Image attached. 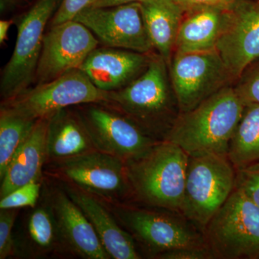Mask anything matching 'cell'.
<instances>
[{"instance_id":"cell-21","label":"cell","mask_w":259,"mask_h":259,"mask_svg":"<svg viewBox=\"0 0 259 259\" xmlns=\"http://www.w3.org/2000/svg\"><path fill=\"white\" fill-rule=\"evenodd\" d=\"M141 5L153 49L168 64L185 13L174 0H147Z\"/></svg>"},{"instance_id":"cell-12","label":"cell","mask_w":259,"mask_h":259,"mask_svg":"<svg viewBox=\"0 0 259 259\" xmlns=\"http://www.w3.org/2000/svg\"><path fill=\"white\" fill-rule=\"evenodd\" d=\"M99 44L93 32L76 20L51 25L44 35L34 84L49 82L79 69Z\"/></svg>"},{"instance_id":"cell-15","label":"cell","mask_w":259,"mask_h":259,"mask_svg":"<svg viewBox=\"0 0 259 259\" xmlns=\"http://www.w3.org/2000/svg\"><path fill=\"white\" fill-rule=\"evenodd\" d=\"M151 54L115 48H98L88 56L79 69L104 92L125 88L147 69Z\"/></svg>"},{"instance_id":"cell-1","label":"cell","mask_w":259,"mask_h":259,"mask_svg":"<svg viewBox=\"0 0 259 259\" xmlns=\"http://www.w3.org/2000/svg\"><path fill=\"white\" fill-rule=\"evenodd\" d=\"M245 105L233 86L226 87L190 111L180 113L164 141L188 154L228 156Z\"/></svg>"},{"instance_id":"cell-5","label":"cell","mask_w":259,"mask_h":259,"mask_svg":"<svg viewBox=\"0 0 259 259\" xmlns=\"http://www.w3.org/2000/svg\"><path fill=\"white\" fill-rule=\"evenodd\" d=\"M203 235L214 259H259V208L236 186Z\"/></svg>"},{"instance_id":"cell-19","label":"cell","mask_w":259,"mask_h":259,"mask_svg":"<svg viewBox=\"0 0 259 259\" xmlns=\"http://www.w3.org/2000/svg\"><path fill=\"white\" fill-rule=\"evenodd\" d=\"M68 195L81 208L93 225L104 248L115 259L141 258L134 237L118 226L111 214L97 199L83 190L69 189Z\"/></svg>"},{"instance_id":"cell-11","label":"cell","mask_w":259,"mask_h":259,"mask_svg":"<svg viewBox=\"0 0 259 259\" xmlns=\"http://www.w3.org/2000/svg\"><path fill=\"white\" fill-rule=\"evenodd\" d=\"M74 20L87 27L104 47L152 54L141 3L107 8L89 7Z\"/></svg>"},{"instance_id":"cell-7","label":"cell","mask_w":259,"mask_h":259,"mask_svg":"<svg viewBox=\"0 0 259 259\" xmlns=\"http://www.w3.org/2000/svg\"><path fill=\"white\" fill-rule=\"evenodd\" d=\"M76 112L97 151L127 162L144 156L157 144L132 119L101 103L77 105Z\"/></svg>"},{"instance_id":"cell-16","label":"cell","mask_w":259,"mask_h":259,"mask_svg":"<svg viewBox=\"0 0 259 259\" xmlns=\"http://www.w3.org/2000/svg\"><path fill=\"white\" fill-rule=\"evenodd\" d=\"M51 210L58 233L74 253L83 258H111L92 223L67 194L56 192L53 196Z\"/></svg>"},{"instance_id":"cell-34","label":"cell","mask_w":259,"mask_h":259,"mask_svg":"<svg viewBox=\"0 0 259 259\" xmlns=\"http://www.w3.org/2000/svg\"><path fill=\"white\" fill-rule=\"evenodd\" d=\"M13 21L9 20H2L0 21V44H3L8 37V31Z\"/></svg>"},{"instance_id":"cell-29","label":"cell","mask_w":259,"mask_h":259,"mask_svg":"<svg viewBox=\"0 0 259 259\" xmlns=\"http://www.w3.org/2000/svg\"><path fill=\"white\" fill-rule=\"evenodd\" d=\"M94 0H62L54 17L51 20V25L74 20L76 15L89 8Z\"/></svg>"},{"instance_id":"cell-18","label":"cell","mask_w":259,"mask_h":259,"mask_svg":"<svg viewBox=\"0 0 259 259\" xmlns=\"http://www.w3.org/2000/svg\"><path fill=\"white\" fill-rule=\"evenodd\" d=\"M231 6L207 7L185 13L177 34L175 52L215 50L229 18Z\"/></svg>"},{"instance_id":"cell-8","label":"cell","mask_w":259,"mask_h":259,"mask_svg":"<svg viewBox=\"0 0 259 259\" xmlns=\"http://www.w3.org/2000/svg\"><path fill=\"white\" fill-rule=\"evenodd\" d=\"M110 102V93L99 90L79 69L57 79L34 85L4 105L33 120L50 119L58 112L83 104Z\"/></svg>"},{"instance_id":"cell-33","label":"cell","mask_w":259,"mask_h":259,"mask_svg":"<svg viewBox=\"0 0 259 259\" xmlns=\"http://www.w3.org/2000/svg\"><path fill=\"white\" fill-rule=\"evenodd\" d=\"M146 1L147 0H94L93 4L90 7L107 8V7L118 6V5L130 4V3H142Z\"/></svg>"},{"instance_id":"cell-3","label":"cell","mask_w":259,"mask_h":259,"mask_svg":"<svg viewBox=\"0 0 259 259\" xmlns=\"http://www.w3.org/2000/svg\"><path fill=\"white\" fill-rule=\"evenodd\" d=\"M189 156L169 141H158L146 154L126 163L131 192L150 207L181 213Z\"/></svg>"},{"instance_id":"cell-23","label":"cell","mask_w":259,"mask_h":259,"mask_svg":"<svg viewBox=\"0 0 259 259\" xmlns=\"http://www.w3.org/2000/svg\"><path fill=\"white\" fill-rule=\"evenodd\" d=\"M37 120H31L1 105L0 110V179Z\"/></svg>"},{"instance_id":"cell-32","label":"cell","mask_w":259,"mask_h":259,"mask_svg":"<svg viewBox=\"0 0 259 259\" xmlns=\"http://www.w3.org/2000/svg\"><path fill=\"white\" fill-rule=\"evenodd\" d=\"M33 2L34 0H0V13L2 16H6L23 8L28 9Z\"/></svg>"},{"instance_id":"cell-9","label":"cell","mask_w":259,"mask_h":259,"mask_svg":"<svg viewBox=\"0 0 259 259\" xmlns=\"http://www.w3.org/2000/svg\"><path fill=\"white\" fill-rule=\"evenodd\" d=\"M180 113L198 106L235 81L217 50L175 52L168 64Z\"/></svg>"},{"instance_id":"cell-30","label":"cell","mask_w":259,"mask_h":259,"mask_svg":"<svg viewBox=\"0 0 259 259\" xmlns=\"http://www.w3.org/2000/svg\"><path fill=\"white\" fill-rule=\"evenodd\" d=\"M159 259H214L206 244L182 247L158 255Z\"/></svg>"},{"instance_id":"cell-17","label":"cell","mask_w":259,"mask_h":259,"mask_svg":"<svg viewBox=\"0 0 259 259\" xmlns=\"http://www.w3.org/2000/svg\"><path fill=\"white\" fill-rule=\"evenodd\" d=\"M49 119L38 120L18 148L3 178L0 197L31 182H38L47 159V134Z\"/></svg>"},{"instance_id":"cell-6","label":"cell","mask_w":259,"mask_h":259,"mask_svg":"<svg viewBox=\"0 0 259 259\" xmlns=\"http://www.w3.org/2000/svg\"><path fill=\"white\" fill-rule=\"evenodd\" d=\"M62 0H34L20 18L13 55L1 74L3 101L18 96L34 83L48 24Z\"/></svg>"},{"instance_id":"cell-26","label":"cell","mask_w":259,"mask_h":259,"mask_svg":"<svg viewBox=\"0 0 259 259\" xmlns=\"http://www.w3.org/2000/svg\"><path fill=\"white\" fill-rule=\"evenodd\" d=\"M40 184L31 182L19 187L1 199L0 209H18L34 207L40 195Z\"/></svg>"},{"instance_id":"cell-27","label":"cell","mask_w":259,"mask_h":259,"mask_svg":"<svg viewBox=\"0 0 259 259\" xmlns=\"http://www.w3.org/2000/svg\"><path fill=\"white\" fill-rule=\"evenodd\" d=\"M236 186L259 208V162L236 169Z\"/></svg>"},{"instance_id":"cell-28","label":"cell","mask_w":259,"mask_h":259,"mask_svg":"<svg viewBox=\"0 0 259 259\" xmlns=\"http://www.w3.org/2000/svg\"><path fill=\"white\" fill-rule=\"evenodd\" d=\"M0 209V258L5 259L14 254L15 243L12 231L16 209Z\"/></svg>"},{"instance_id":"cell-22","label":"cell","mask_w":259,"mask_h":259,"mask_svg":"<svg viewBox=\"0 0 259 259\" xmlns=\"http://www.w3.org/2000/svg\"><path fill=\"white\" fill-rule=\"evenodd\" d=\"M228 158L236 169L259 162V104L245 105L230 144Z\"/></svg>"},{"instance_id":"cell-24","label":"cell","mask_w":259,"mask_h":259,"mask_svg":"<svg viewBox=\"0 0 259 259\" xmlns=\"http://www.w3.org/2000/svg\"><path fill=\"white\" fill-rule=\"evenodd\" d=\"M58 228L52 210L38 208L29 218L28 233L30 238L42 249H49L56 241Z\"/></svg>"},{"instance_id":"cell-13","label":"cell","mask_w":259,"mask_h":259,"mask_svg":"<svg viewBox=\"0 0 259 259\" xmlns=\"http://www.w3.org/2000/svg\"><path fill=\"white\" fill-rule=\"evenodd\" d=\"M219 53L234 80L259 59V0H236L218 40Z\"/></svg>"},{"instance_id":"cell-25","label":"cell","mask_w":259,"mask_h":259,"mask_svg":"<svg viewBox=\"0 0 259 259\" xmlns=\"http://www.w3.org/2000/svg\"><path fill=\"white\" fill-rule=\"evenodd\" d=\"M233 88L245 105L259 104V59L242 73Z\"/></svg>"},{"instance_id":"cell-14","label":"cell","mask_w":259,"mask_h":259,"mask_svg":"<svg viewBox=\"0 0 259 259\" xmlns=\"http://www.w3.org/2000/svg\"><path fill=\"white\" fill-rule=\"evenodd\" d=\"M59 170L83 190L100 197L117 199L132 194L125 162L97 150L60 161Z\"/></svg>"},{"instance_id":"cell-20","label":"cell","mask_w":259,"mask_h":259,"mask_svg":"<svg viewBox=\"0 0 259 259\" xmlns=\"http://www.w3.org/2000/svg\"><path fill=\"white\" fill-rule=\"evenodd\" d=\"M96 150L76 110L64 109L49 119L47 159L62 161Z\"/></svg>"},{"instance_id":"cell-4","label":"cell","mask_w":259,"mask_h":259,"mask_svg":"<svg viewBox=\"0 0 259 259\" xmlns=\"http://www.w3.org/2000/svg\"><path fill=\"white\" fill-rule=\"evenodd\" d=\"M236 169L228 156H189L181 213L203 233L236 187Z\"/></svg>"},{"instance_id":"cell-31","label":"cell","mask_w":259,"mask_h":259,"mask_svg":"<svg viewBox=\"0 0 259 259\" xmlns=\"http://www.w3.org/2000/svg\"><path fill=\"white\" fill-rule=\"evenodd\" d=\"M184 13L207 8V7H228L236 0H174Z\"/></svg>"},{"instance_id":"cell-10","label":"cell","mask_w":259,"mask_h":259,"mask_svg":"<svg viewBox=\"0 0 259 259\" xmlns=\"http://www.w3.org/2000/svg\"><path fill=\"white\" fill-rule=\"evenodd\" d=\"M124 226L153 258L186 246L206 244L203 233L182 213L167 210L120 208L116 211Z\"/></svg>"},{"instance_id":"cell-2","label":"cell","mask_w":259,"mask_h":259,"mask_svg":"<svg viewBox=\"0 0 259 259\" xmlns=\"http://www.w3.org/2000/svg\"><path fill=\"white\" fill-rule=\"evenodd\" d=\"M106 105L132 119L155 139L164 141L180 114L166 61L152 53L144 72L125 88L110 92Z\"/></svg>"}]
</instances>
